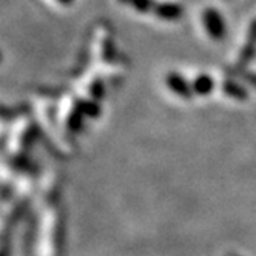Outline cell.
I'll return each instance as SVG.
<instances>
[{
  "instance_id": "3",
  "label": "cell",
  "mask_w": 256,
  "mask_h": 256,
  "mask_svg": "<svg viewBox=\"0 0 256 256\" xmlns=\"http://www.w3.org/2000/svg\"><path fill=\"white\" fill-rule=\"evenodd\" d=\"M256 52V20L250 25V31H248V38L246 45L242 46L241 52H240V58H238V65L244 66L247 65Z\"/></svg>"
},
{
  "instance_id": "11",
  "label": "cell",
  "mask_w": 256,
  "mask_h": 256,
  "mask_svg": "<svg viewBox=\"0 0 256 256\" xmlns=\"http://www.w3.org/2000/svg\"><path fill=\"white\" fill-rule=\"evenodd\" d=\"M0 256H10V250L6 247H2V250H0Z\"/></svg>"
},
{
  "instance_id": "10",
  "label": "cell",
  "mask_w": 256,
  "mask_h": 256,
  "mask_svg": "<svg viewBox=\"0 0 256 256\" xmlns=\"http://www.w3.org/2000/svg\"><path fill=\"white\" fill-rule=\"evenodd\" d=\"M132 4H133L134 8L139 10V11H148V10H152V6H153V2H152V0H133Z\"/></svg>"
},
{
  "instance_id": "2",
  "label": "cell",
  "mask_w": 256,
  "mask_h": 256,
  "mask_svg": "<svg viewBox=\"0 0 256 256\" xmlns=\"http://www.w3.org/2000/svg\"><path fill=\"white\" fill-rule=\"evenodd\" d=\"M204 25H206V30L208 31V34L212 36L213 39L219 40L222 39V36L226 34V26H224V20L221 14H219L216 10H206L204 11Z\"/></svg>"
},
{
  "instance_id": "7",
  "label": "cell",
  "mask_w": 256,
  "mask_h": 256,
  "mask_svg": "<svg viewBox=\"0 0 256 256\" xmlns=\"http://www.w3.org/2000/svg\"><path fill=\"white\" fill-rule=\"evenodd\" d=\"M222 91L228 98H233V99H238V100L247 99V91L242 86L234 84V82H224L222 84Z\"/></svg>"
},
{
  "instance_id": "13",
  "label": "cell",
  "mask_w": 256,
  "mask_h": 256,
  "mask_svg": "<svg viewBox=\"0 0 256 256\" xmlns=\"http://www.w3.org/2000/svg\"><path fill=\"white\" fill-rule=\"evenodd\" d=\"M0 60H2V54H0Z\"/></svg>"
},
{
  "instance_id": "14",
  "label": "cell",
  "mask_w": 256,
  "mask_h": 256,
  "mask_svg": "<svg viewBox=\"0 0 256 256\" xmlns=\"http://www.w3.org/2000/svg\"><path fill=\"white\" fill-rule=\"evenodd\" d=\"M0 250H2V247H0Z\"/></svg>"
},
{
  "instance_id": "4",
  "label": "cell",
  "mask_w": 256,
  "mask_h": 256,
  "mask_svg": "<svg viewBox=\"0 0 256 256\" xmlns=\"http://www.w3.org/2000/svg\"><path fill=\"white\" fill-rule=\"evenodd\" d=\"M31 136V126L26 119H22L20 124H17L12 133L11 139V148L12 152H19L22 148V145L26 142V138Z\"/></svg>"
},
{
  "instance_id": "8",
  "label": "cell",
  "mask_w": 256,
  "mask_h": 256,
  "mask_svg": "<svg viewBox=\"0 0 256 256\" xmlns=\"http://www.w3.org/2000/svg\"><path fill=\"white\" fill-rule=\"evenodd\" d=\"M193 91L198 94H200V96H206V94L212 93V91H213V80L206 74L199 76L193 84Z\"/></svg>"
},
{
  "instance_id": "5",
  "label": "cell",
  "mask_w": 256,
  "mask_h": 256,
  "mask_svg": "<svg viewBox=\"0 0 256 256\" xmlns=\"http://www.w3.org/2000/svg\"><path fill=\"white\" fill-rule=\"evenodd\" d=\"M167 85H168V88L173 91V93L178 94L179 98H184V99H190L192 98V90L193 88H190L188 84L184 79H182L179 74H174V72L168 74Z\"/></svg>"
},
{
  "instance_id": "6",
  "label": "cell",
  "mask_w": 256,
  "mask_h": 256,
  "mask_svg": "<svg viewBox=\"0 0 256 256\" xmlns=\"http://www.w3.org/2000/svg\"><path fill=\"white\" fill-rule=\"evenodd\" d=\"M154 12L164 20H176L182 16V8L176 4H159L154 6Z\"/></svg>"
},
{
  "instance_id": "9",
  "label": "cell",
  "mask_w": 256,
  "mask_h": 256,
  "mask_svg": "<svg viewBox=\"0 0 256 256\" xmlns=\"http://www.w3.org/2000/svg\"><path fill=\"white\" fill-rule=\"evenodd\" d=\"M80 112L86 116H91V118H98L99 116V106L98 104L91 102V100H79L78 102Z\"/></svg>"
},
{
  "instance_id": "1",
  "label": "cell",
  "mask_w": 256,
  "mask_h": 256,
  "mask_svg": "<svg viewBox=\"0 0 256 256\" xmlns=\"http://www.w3.org/2000/svg\"><path fill=\"white\" fill-rule=\"evenodd\" d=\"M38 244V256H59L60 250V221L58 213L51 210L45 214Z\"/></svg>"
},
{
  "instance_id": "12",
  "label": "cell",
  "mask_w": 256,
  "mask_h": 256,
  "mask_svg": "<svg viewBox=\"0 0 256 256\" xmlns=\"http://www.w3.org/2000/svg\"><path fill=\"white\" fill-rule=\"evenodd\" d=\"M59 4H62V5H71V2L72 0H58Z\"/></svg>"
}]
</instances>
